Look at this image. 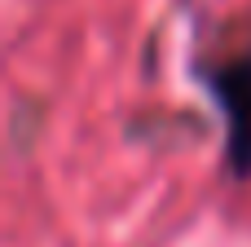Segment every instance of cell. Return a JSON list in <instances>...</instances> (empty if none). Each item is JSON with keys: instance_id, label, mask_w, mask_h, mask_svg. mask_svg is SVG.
<instances>
[{"instance_id": "cell-1", "label": "cell", "mask_w": 251, "mask_h": 247, "mask_svg": "<svg viewBox=\"0 0 251 247\" xmlns=\"http://www.w3.org/2000/svg\"><path fill=\"white\" fill-rule=\"evenodd\" d=\"M207 84H212L216 102L225 106L229 164L238 177H251V49H238V53L212 62Z\"/></svg>"}]
</instances>
